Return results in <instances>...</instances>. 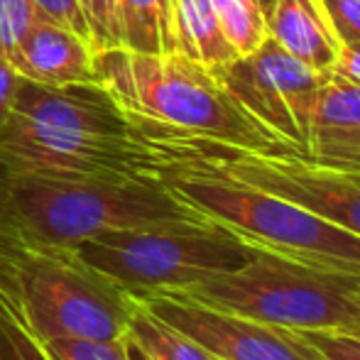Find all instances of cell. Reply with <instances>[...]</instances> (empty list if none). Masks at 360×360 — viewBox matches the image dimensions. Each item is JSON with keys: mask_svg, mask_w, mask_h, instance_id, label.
<instances>
[{"mask_svg": "<svg viewBox=\"0 0 360 360\" xmlns=\"http://www.w3.org/2000/svg\"><path fill=\"white\" fill-rule=\"evenodd\" d=\"M98 84L123 110L214 143L257 152L289 150L252 120L214 72L181 52H96Z\"/></svg>", "mask_w": 360, "mask_h": 360, "instance_id": "1", "label": "cell"}, {"mask_svg": "<svg viewBox=\"0 0 360 360\" xmlns=\"http://www.w3.org/2000/svg\"><path fill=\"white\" fill-rule=\"evenodd\" d=\"M8 191L32 250H74L103 233L211 221L165 181L8 179Z\"/></svg>", "mask_w": 360, "mask_h": 360, "instance_id": "2", "label": "cell"}, {"mask_svg": "<svg viewBox=\"0 0 360 360\" xmlns=\"http://www.w3.org/2000/svg\"><path fill=\"white\" fill-rule=\"evenodd\" d=\"M194 302L289 331L360 333V272L257 250L245 267L174 289Z\"/></svg>", "mask_w": 360, "mask_h": 360, "instance_id": "3", "label": "cell"}, {"mask_svg": "<svg viewBox=\"0 0 360 360\" xmlns=\"http://www.w3.org/2000/svg\"><path fill=\"white\" fill-rule=\"evenodd\" d=\"M165 184L257 250L307 265L360 272V238L285 196L196 165L181 167Z\"/></svg>", "mask_w": 360, "mask_h": 360, "instance_id": "4", "label": "cell"}, {"mask_svg": "<svg viewBox=\"0 0 360 360\" xmlns=\"http://www.w3.org/2000/svg\"><path fill=\"white\" fill-rule=\"evenodd\" d=\"M74 255L128 294L143 297L240 270L257 248L214 221H201L103 233L79 243Z\"/></svg>", "mask_w": 360, "mask_h": 360, "instance_id": "5", "label": "cell"}, {"mask_svg": "<svg viewBox=\"0 0 360 360\" xmlns=\"http://www.w3.org/2000/svg\"><path fill=\"white\" fill-rule=\"evenodd\" d=\"M13 294L42 343L123 341L138 299L105 280L74 250L34 248L15 275Z\"/></svg>", "mask_w": 360, "mask_h": 360, "instance_id": "6", "label": "cell"}, {"mask_svg": "<svg viewBox=\"0 0 360 360\" xmlns=\"http://www.w3.org/2000/svg\"><path fill=\"white\" fill-rule=\"evenodd\" d=\"M186 165L206 167L231 179L304 206L360 238V167L328 165L302 152H257L194 135Z\"/></svg>", "mask_w": 360, "mask_h": 360, "instance_id": "7", "label": "cell"}, {"mask_svg": "<svg viewBox=\"0 0 360 360\" xmlns=\"http://www.w3.org/2000/svg\"><path fill=\"white\" fill-rule=\"evenodd\" d=\"M214 76L252 120L292 152H307L316 96L331 74L299 62L267 37L248 57L214 69Z\"/></svg>", "mask_w": 360, "mask_h": 360, "instance_id": "8", "label": "cell"}, {"mask_svg": "<svg viewBox=\"0 0 360 360\" xmlns=\"http://www.w3.org/2000/svg\"><path fill=\"white\" fill-rule=\"evenodd\" d=\"M135 299L157 319L194 338L218 360H321L297 331L289 328L255 321L172 292L143 294Z\"/></svg>", "mask_w": 360, "mask_h": 360, "instance_id": "9", "label": "cell"}, {"mask_svg": "<svg viewBox=\"0 0 360 360\" xmlns=\"http://www.w3.org/2000/svg\"><path fill=\"white\" fill-rule=\"evenodd\" d=\"M22 79L42 86L98 84L96 52L84 37L37 20L13 62Z\"/></svg>", "mask_w": 360, "mask_h": 360, "instance_id": "10", "label": "cell"}, {"mask_svg": "<svg viewBox=\"0 0 360 360\" xmlns=\"http://www.w3.org/2000/svg\"><path fill=\"white\" fill-rule=\"evenodd\" d=\"M307 157L360 167V86L328 76L314 103Z\"/></svg>", "mask_w": 360, "mask_h": 360, "instance_id": "11", "label": "cell"}, {"mask_svg": "<svg viewBox=\"0 0 360 360\" xmlns=\"http://www.w3.org/2000/svg\"><path fill=\"white\" fill-rule=\"evenodd\" d=\"M267 37L321 74H331L341 49L321 0H275L267 20Z\"/></svg>", "mask_w": 360, "mask_h": 360, "instance_id": "12", "label": "cell"}, {"mask_svg": "<svg viewBox=\"0 0 360 360\" xmlns=\"http://www.w3.org/2000/svg\"><path fill=\"white\" fill-rule=\"evenodd\" d=\"M176 52L186 54L206 69H218L238 59L236 49L228 44L214 0H176L174 10Z\"/></svg>", "mask_w": 360, "mask_h": 360, "instance_id": "13", "label": "cell"}, {"mask_svg": "<svg viewBox=\"0 0 360 360\" xmlns=\"http://www.w3.org/2000/svg\"><path fill=\"white\" fill-rule=\"evenodd\" d=\"M123 47L133 52H176V34L165 0H120Z\"/></svg>", "mask_w": 360, "mask_h": 360, "instance_id": "14", "label": "cell"}, {"mask_svg": "<svg viewBox=\"0 0 360 360\" xmlns=\"http://www.w3.org/2000/svg\"><path fill=\"white\" fill-rule=\"evenodd\" d=\"M128 338H133L152 360H218L194 338L150 314L140 302L130 321Z\"/></svg>", "mask_w": 360, "mask_h": 360, "instance_id": "15", "label": "cell"}, {"mask_svg": "<svg viewBox=\"0 0 360 360\" xmlns=\"http://www.w3.org/2000/svg\"><path fill=\"white\" fill-rule=\"evenodd\" d=\"M223 34L238 57H248L267 39V22L252 0H214Z\"/></svg>", "mask_w": 360, "mask_h": 360, "instance_id": "16", "label": "cell"}, {"mask_svg": "<svg viewBox=\"0 0 360 360\" xmlns=\"http://www.w3.org/2000/svg\"><path fill=\"white\" fill-rule=\"evenodd\" d=\"M0 360H52L27 326L13 289L0 285Z\"/></svg>", "mask_w": 360, "mask_h": 360, "instance_id": "17", "label": "cell"}, {"mask_svg": "<svg viewBox=\"0 0 360 360\" xmlns=\"http://www.w3.org/2000/svg\"><path fill=\"white\" fill-rule=\"evenodd\" d=\"M30 252L32 245L20 231V223L10 204L8 176L0 172V285L13 289L15 275Z\"/></svg>", "mask_w": 360, "mask_h": 360, "instance_id": "18", "label": "cell"}, {"mask_svg": "<svg viewBox=\"0 0 360 360\" xmlns=\"http://www.w3.org/2000/svg\"><path fill=\"white\" fill-rule=\"evenodd\" d=\"M91 30L94 52L123 47V18L120 0H79Z\"/></svg>", "mask_w": 360, "mask_h": 360, "instance_id": "19", "label": "cell"}, {"mask_svg": "<svg viewBox=\"0 0 360 360\" xmlns=\"http://www.w3.org/2000/svg\"><path fill=\"white\" fill-rule=\"evenodd\" d=\"M39 20L32 0H0V57L13 64L20 44Z\"/></svg>", "mask_w": 360, "mask_h": 360, "instance_id": "20", "label": "cell"}, {"mask_svg": "<svg viewBox=\"0 0 360 360\" xmlns=\"http://www.w3.org/2000/svg\"><path fill=\"white\" fill-rule=\"evenodd\" d=\"M52 360H130L123 341H52L44 343Z\"/></svg>", "mask_w": 360, "mask_h": 360, "instance_id": "21", "label": "cell"}, {"mask_svg": "<svg viewBox=\"0 0 360 360\" xmlns=\"http://www.w3.org/2000/svg\"><path fill=\"white\" fill-rule=\"evenodd\" d=\"M321 360H360V333L348 331H297Z\"/></svg>", "mask_w": 360, "mask_h": 360, "instance_id": "22", "label": "cell"}, {"mask_svg": "<svg viewBox=\"0 0 360 360\" xmlns=\"http://www.w3.org/2000/svg\"><path fill=\"white\" fill-rule=\"evenodd\" d=\"M32 5H34V10H37L39 20L59 25V27L79 34V37H84L86 42L94 47L89 22H86L79 0H32Z\"/></svg>", "mask_w": 360, "mask_h": 360, "instance_id": "23", "label": "cell"}, {"mask_svg": "<svg viewBox=\"0 0 360 360\" xmlns=\"http://www.w3.org/2000/svg\"><path fill=\"white\" fill-rule=\"evenodd\" d=\"M321 8L338 42H360V0H321Z\"/></svg>", "mask_w": 360, "mask_h": 360, "instance_id": "24", "label": "cell"}, {"mask_svg": "<svg viewBox=\"0 0 360 360\" xmlns=\"http://www.w3.org/2000/svg\"><path fill=\"white\" fill-rule=\"evenodd\" d=\"M20 76L15 72V67L10 62H5L0 57V130L8 125L10 115H13V105H15V96H18V86H20Z\"/></svg>", "mask_w": 360, "mask_h": 360, "instance_id": "25", "label": "cell"}, {"mask_svg": "<svg viewBox=\"0 0 360 360\" xmlns=\"http://www.w3.org/2000/svg\"><path fill=\"white\" fill-rule=\"evenodd\" d=\"M331 74L338 76V79H343V81H348V84L360 86V42L341 44Z\"/></svg>", "mask_w": 360, "mask_h": 360, "instance_id": "26", "label": "cell"}, {"mask_svg": "<svg viewBox=\"0 0 360 360\" xmlns=\"http://www.w3.org/2000/svg\"><path fill=\"white\" fill-rule=\"evenodd\" d=\"M128 358H130V360H152V358L143 351V348H140L138 343L133 341V338H128Z\"/></svg>", "mask_w": 360, "mask_h": 360, "instance_id": "27", "label": "cell"}, {"mask_svg": "<svg viewBox=\"0 0 360 360\" xmlns=\"http://www.w3.org/2000/svg\"><path fill=\"white\" fill-rule=\"evenodd\" d=\"M165 5H167V13H169V18H172V25H174V10H176V0H165Z\"/></svg>", "mask_w": 360, "mask_h": 360, "instance_id": "28", "label": "cell"}]
</instances>
